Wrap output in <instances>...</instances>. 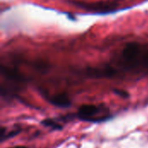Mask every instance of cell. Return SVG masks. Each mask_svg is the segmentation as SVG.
<instances>
[{
    "instance_id": "cell-1",
    "label": "cell",
    "mask_w": 148,
    "mask_h": 148,
    "mask_svg": "<svg viewBox=\"0 0 148 148\" xmlns=\"http://www.w3.org/2000/svg\"><path fill=\"white\" fill-rule=\"evenodd\" d=\"M75 115L78 120L90 123H101L112 118V114L109 108L101 104L82 105L78 108Z\"/></svg>"
},
{
    "instance_id": "cell-5",
    "label": "cell",
    "mask_w": 148,
    "mask_h": 148,
    "mask_svg": "<svg viewBox=\"0 0 148 148\" xmlns=\"http://www.w3.org/2000/svg\"><path fill=\"white\" fill-rule=\"evenodd\" d=\"M47 100L50 104H52L55 107L66 108L71 106V100L69 96L65 93H61V94L54 95L52 96H48Z\"/></svg>"
},
{
    "instance_id": "cell-8",
    "label": "cell",
    "mask_w": 148,
    "mask_h": 148,
    "mask_svg": "<svg viewBox=\"0 0 148 148\" xmlns=\"http://www.w3.org/2000/svg\"><path fill=\"white\" fill-rule=\"evenodd\" d=\"M9 148H27L24 146H16V147H9Z\"/></svg>"
},
{
    "instance_id": "cell-2",
    "label": "cell",
    "mask_w": 148,
    "mask_h": 148,
    "mask_svg": "<svg viewBox=\"0 0 148 148\" xmlns=\"http://www.w3.org/2000/svg\"><path fill=\"white\" fill-rule=\"evenodd\" d=\"M144 49L138 42H130L127 44L122 50L121 56L125 67L129 69H134L142 66V56Z\"/></svg>"
},
{
    "instance_id": "cell-3",
    "label": "cell",
    "mask_w": 148,
    "mask_h": 148,
    "mask_svg": "<svg viewBox=\"0 0 148 148\" xmlns=\"http://www.w3.org/2000/svg\"><path fill=\"white\" fill-rule=\"evenodd\" d=\"M73 3L82 10H85L93 13H109L115 11L119 7V2L117 0H107L99 1L95 3H85L80 1H75Z\"/></svg>"
},
{
    "instance_id": "cell-4",
    "label": "cell",
    "mask_w": 148,
    "mask_h": 148,
    "mask_svg": "<svg viewBox=\"0 0 148 148\" xmlns=\"http://www.w3.org/2000/svg\"><path fill=\"white\" fill-rule=\"evenodd\" d=\"M76 118V115L73 114H66V115H61L58 117L54 118H48L43 121H42L41 124H42L46 127L52 128L54 130H62L65 124L69 122V121H72L74 118Z\"/></svg>"
},
{
    "instance_id": "cell-6",
    "label": "cell",
    "mask_w": 148,
    "mask_h": 148,
    "mask_svg": "<svg viewBox=\"0 0 148 148\" xmlns=\"http://www.w3.org/2000/svg\"><path fill=\"white\" fill-rule=\"evenodd\" d=\"M142 67L148 73V49L144 51V54L142 56Z\"/></svg>"
},
{
    "instance_id": "cell-7",
    "label": "cell",
    "mask_w": 148,
    "mask_h": 148,
    "mask_svg": "<svg viewBox=\"0 0 148 148\" xmlns=\"http://www.w3.org/2000/svg\"><path fill=\"white\" fill-rule=\"evenodd\" d=\"M114 92H115L117 95H121V97H123V98H127V97H128V94H127V92L123 91V90L115 89V90H114Z\"/></svg>"
}]
</instances>
